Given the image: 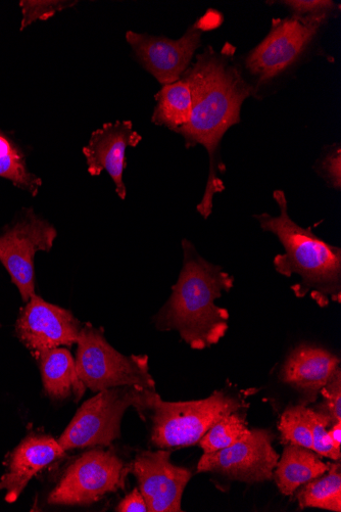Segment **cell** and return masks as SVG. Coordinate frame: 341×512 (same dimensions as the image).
<instances>
[{
  "instance_id": "cell-1",
  "label": "cell",
  "mask_w": 341,
  "mask_h": 512,
  "mask_svg": "<svg viewBox=\"0 0 341 512\" xmlns=\"http://www.w3.org/2000/svg\"><path fill=\"white\" fill-rule=\"evenodd\" d=\"M235 51L230 43L220 52L208 46L184 74L191 88L192 112L188 123L175 133L184 138L187 149L201 145L208 151L209 178L197 207L205 219L213 212L214 197L225 190L219 176L226 169L219 152L222 138L240 122L241 106L255 92L234 61Z\"/></svg>"
},
{
  "instance_id": "cell-2",
  "label": "cell",
  "mask_w": 341,
  "mask_h": 512,
  "mask_svg": "<svg viewBox=\"0 0 341 512\" xmlns=\"http://www.w3.org/2000/svg\"><path fill=\"white\" fill-rule=\"evenodd\" d=\"M183 263L172 294L155 316L158 331H175L193 350L217 345L229 331L230 314L216 305L234 287L233 275L206 260L194 245L182 241Z\"/></svg>"
},
{
  "instance_id": "cell-3",
  "label": "cell",
  "mask_w": 341,
  "mask_h": 512,
  "mask_svg": "<svg viewBox=\"0 0 341 512\" xmlns=\"http://www.w3.org/2000/svg\"><path fill=\"white\" fill-rule=\"evenodd\" d=\"M273 198L279 208L276 216L254 215L261 228L271 232L284 249L273 260L275 270L285 277L300 276V283L291 287L298 298L311 296L320 307L341 302V249L316 236L311 227L305 228L292 220L283 191Z\"/></svg>"
},
{
  "instance_id": "cell-4",
  "label": "cell",
  "mask_w": 341,
  "mask_h": 512,
  "mask_svg": "<svg viewBox=\"0 0 341 512\" xmlns=\"http://www.w3.org/2000/svg\"><path fill=\"white\" fill-rule=\"evenodd\" d=\"M76 345L77 372L86 389L95 393L119 387L156 391L149 356L120 353L107 341L103 329L85 323Z\"/></svg>"
},
{
  "instance_id": "cell-5",
  "label": "cell",
  "mask_w": 341,
  "mask_h": 512,
  "mask_svg": "<svg viewBox=\"0 0 341 512\" xmlns=\"http://www.w3.org/2000/svg\"><path fill=\"white\" fill-rule=\"evenodd\" d=\"M157 391L119 387L97 393L78 409L58 439L65 450L109 446L121 437L125 412L134 407L142 414L151 410Z\"/></svg>"
},
{
  "instance_id": "cell-6",
  "label": "cell",
  "mask_w": 341,
  "mask_h": 512,
  "mask_svg": "<svg viewBox=\"0 0 341 512\" xmlns=\"http://www.w3.org/2000/svg\"><path fill=\"white\" fill-rule=\"evenodd\" d=\"M245 406L239 397L223 391L188 402H165L158 394L151 408L152 442L161 449L192 446L222 418Z\"/></svg>"
},
{
  "instance_id": "cell-7",
  "label": "cell",
  "mask_w": 341,
  "mask_h": 512,
  "mask_svg": "<svg viewBox=\"0 0 341 512\" xmlns=\"http://www.w3.org/2000/svg\"><path fill=\"white\" fill-rule=\"evenodd\" d=\"M57 237L56 227L33 209H24L0 235V262L25 303L35 294V255L51 252Z\"/></svg>"
},
{
  "instance_id": "cell-8",
  "label": "cell",
  "mask_w": 341,
  "mask_h": 512,
  "mask_svg": "<svg viewBox=\"0 0 341 512\" xmlns=\"http://www.w3.org/2000/svg\"><path fill=\"white\" fill-rule=\"evenodd\" d=\"M128 469L114 452L92 449L69 465L48 496L51 505L86 506L124 486Z\"/></svg>"
},
{
  "instance_id": "cell-9",
  "label": "cell",
  "mask_w": 341,
  "mask_h": 512,
  "mask_svg": "<svg viewBox=\"0 0 341 512\" xmlns=\"http://www.w3.org/2000/svg\"><path fill=\"white\" fill-rule=\"evenodd\" d=\"M324 22L274 19L269 34L247 57V70L260 85L273 80L301 58Z\"/></svg>"
},
{
  "instance_id": "cell-10",
  "label": "cell",
  "mask_w": 341,
  "mask_h": 512,
  "mask_svg": "<svg viewBox=\"0 0 341 512\" xmlns=\"http://www.w3.org/2000/svg\"><path fill=\"white\" fill-rule=\"evenodd\" d=\"M275 435L270 430H252L243 441L212 453H204L197 473H212L249 484L273 479L279 455L273 448Z\"/></svg>"
},
{
  "instance_id": "cell-11",
  "label": "cell",
  "mask_w": 341,
  "mask_h": 512,
  "mask_svg": "<svg viewBox=\"0 0 341 512\" xmlns=\"http://www.w3.org/2000/svg\"><path fill=\"white\" fill-rule=\"evenodd\" d=\"M204 28L200 20L179 39L128 31L126 40L137 62L163 86L178 81L190 68L202 45Z\"/></svg>"
},
{
  "instance_id": "cell-12",
  "label": "cell",
  "mask_w": 341,
  "mask_h": 512,
  "mask_svg": "<svg viewBox=\"0 0 341 512\" xmlns=\"http://www.w3.org/2000/svg\"><path fill=\"white\" fill-rule=\"evenodd\" d=\"M82 323L75 315L34 294L21 310L16 335L37 359L47 350L77 344Z\"/></svg>"
},
{
  "instance_id": "cell-13",
  "label": "cell",
  "mask_w": 341,
  "mask_h": 512,
  "mask_svg": "<svg viewBox=\"0 0 341 512\" xmlns=\"http://www.w3.org/2000/svg\"><path fill=\"white\" fill-rule=\"evenodd\" d=\"M139 484L149 512H179L184 490L192 475L171 461V452L144 451L128 468Z\"/></svg>"
},
{
  "instance_id": "cell-14",
  "label": "cell",
  "mask_w": 341,
  "mask_h": 512,
  "mask_svg": "<svg viewBox=\"0 0 341 512\" xmlns=\"http://www.w3.org/2000/svg\"><path fill=\"white\" fill-rule=\"evenodd\" d=\"M142 136L134 130L129 120L105 124L92 132L88 144L82 152L87 170L91 176H100L107 171L116 186V193L125 200L127 190L123 179L126 168V151L137 147Z\"/></svg>"
},
{
  "instance_id": "cell-15",
  "label": "cell",
  "mask_w": 341,
  "mask_h": 512,
  "mask_svg": "<svg viewBox=\"0 0 341 512\" xmlns=\"http://www.w3.org/2000/svg\"><path fill=\"white\" fill-rule=\"evenodd\" d=\"M339 369L338 356L325 348L303 344L288 354L279 377L302 395L304 400L300 404L307 406L316 402Z\"/></svg>"
},
{
  "instance_id": "cell-16",
  "label": "cell",
  "mask_w": 341,
  "mask_h": 512,
  "mask_svg": "<svg viewBox=\"0 0 341 512\" xmlns=\"http://www.w3.org/2000/svg\"><path fill=\"white\" fill-rule=\"evenodd\" d=\"M65 453L52 436L33 434L26 437L11 453L7 471L0 479V490L6 492L7 502L17 501L29 482Z\"/></svg>"
},
{
  "instance_id": "cell-17",
  "label": "cell",
  "mask_w": 341,
  "mask_h": 512,
  "mask_svg": "<svg viewBox=\"0 0 341 512\" xmlns=\"http://www.w3.org/2000/svg\"><path fill=\"white\" fill-rule=\"evenodd\" d=\"M328 470L329 463L323 462L313 450L286 444L274 470L273 479L283 495L291 496Z\"/></svg>"
},
{
  "instance_id": "cell-18",
  "label": "cell",
  "mask_w": 341,
  "mask_h": 512,
  "mask_svg": "<svg viewBox=\"0 0 341 512\" xmlns=\"http://www.w3.org/2000/svg\"><path fill=\"white\" fill-rule=\"evenodd\" d=\"M36 360L48 396L57 400L74 397L76 401L83 397L86 387L78 376L75 359L67 348L44 351Z\"/></svg>"
},
{
  "instance_id": "cell-19",
  "label": "cell",
  "mask_w": 341,
  "mask_h": 512,
  "mask_svg": "<svg viewBox=\"0 0 341 512\" xmlns=\"http://www.w3.org/2000/svg\"><path fill=\"white\" fill-rule=\"evenodd\" d=\"M152 122L176 132L185 126L192 112L191 88L183 75L178 81L164 85L155 96Z\"/></svg>"
},
{
  "instance_id": "cell-20",
  "label": "cell",
  "mask_w": 341,
  "mask_h": 512,
  "mask_svg": "<svg viewBox=\"0 0 341 512\" xmlns=\"http://www.w3.org/2000/svg\"><path fill=\"white\" fill-rule=\"evenodd\" d=\"M0 177L32 197L42 188V179L29 170L24 151L3 130H0Z\"/></svg>"
},
{
  "instance_id": "cell-21",
  "label": "cell",
  "mask_w": 341,
  "mask_h": 512,
  "mask_svg": "<svg viewBox=\"0 0 341 512\" xmlns=\"http://www.w3.org/2000/svg\"><path fill=\"white\" fill-rule=\"evenodd\" d=\"M301 508H319L334 512L341 511L340 463H329V470L322 476L298 489Z\"/></svg>"
},
{
  "instance_id": "cell-22",
  "label": "cell",
  "mask_w": 341,
  "mask_h": 512,
  "mask_svg": "<svg viewBox=\"0 0 341 512\" xmlns=\"http://www.w3.org/2000/svg\"><path fill=\"white\" fill-rule=\"evenodd\" d=\"M251 433L246 417L236 411L214 425L199 441V445L204 453H212L246 440Z\"/></svg>"
},
{
  "instance_id": "cell-23",
  "label": "cell",
  "mask_w": 341,
  "mask_h": 512,
  "mask_svg": "<svg viewBox=\"0 0 341 512\" xmlns=\"http://www.w3.org/2000/svg\"><path fill=\"white\" fill-rule=\"evenodd\" d=\"M281 443L313 448L311 408L300 404L288 407L280 417L278 426Z\"/></svg>"
},
{
  "instance_id": "cell-24",
  "label": "cell",
  "mask_w": 341,
  "mask_h": 512,
  "mask_svg": "<svg viewBox=\"0 0 341 512\" xmlns=\"http://www.w3.org/2000/svg\"><path fill=\"white\" fill-rule=\"evenodd\" d=\"M78 2L73 0H22V22L20 30L23 31L33 23L47 21L60 12L75 7Z\"/></svg>"
},
{
  "instance_id": "cell-25",
  "label": "cell",
  "mask_w": 341,
  "mask_h": 512,
  "mask_svg": "<svg viewBox=\"0 0 341 512\" xmlns=\"http://www.w3.org/2000/svg\"><path fill=\"white\" fill-rule=\"evenodd\" d=\"M311 425L313 437L312 450L320 456L339 461L341 451L334 447L327 431L333 425L331 417L319 409H311Z\"/></svg>"
},
{
  "instance_id": "cell-26",
  "label": "cell",
  "mask_w": 341,
  "mask_h": 512,
  "mask_svg": "<svg viewBox=\"0 0 341 512\" xmlns=\"http://www.w3.org/2000/svg\"><path fill=\"white\" fill-rule=\"evenodd\" d=\"M291 13L292 17L302 20H323L326 21L330 13L335 10L333 2H326V0H294V2H284Z\"/></svg>"
},
{
  "instance_id": "cell-27",
  "label": "cell",
  "mask_w": 341,
  "mask_h": 512,
  "mask_svg": "<svg viewBox=\"0 0 341 512\" xmlns=\"http://www.w3.org/2000/svg\"><path fill=\"white\" fill-rule=\"evenodd\" d=\"M331 189L339 191L341 188V149L339 145L333 146L315 166Z\"/></svg>"
},
{
  "instance_id": "cell-28",
  "label": "cell",
  "mask_w": 341,
  "mask_h": 512,
  "mask_svg": "<svg viewBox=\"0 0 341 512\" xmlns=\"http://www.w3.org/2000/svg\"><path fill=\"white\" fill-rule=\"evenodd\" d=\"M324 401L318 408L327 413L332 423L341 422V371L336 372L333 379L321 390Z\"/></svg>"
},
{
  "instance_id": "cell-29",
  "label": "cell",
  "mask_w": 341,
  "mask_h": 512,
  "mask_svg": "<svg viewBox=\"0 0 341 512\" xmlns=\"http://www.w3.org/2000/svg\"><path fill=\"white\" fill-rule=\"evenodd\" d=\"M118 512H149L148 504H146L143 495L139 489H134L128 494L117 506Z\"/></svg>"
},
{
  "instance_id": "cell-30",
  "label": "cell",
  "mask_w": 341,
  "mask_h": 512,
  "mask_svg": "<svg viewBox=\"0 0 341 512\" xmlns=\"http://www.w3.org/2000/svg\"><path fill=\"white\" fill-rule=\"evenodd\" d=\"M329 438L335 448L341 447V422L332 425L331 430L328 431Z\"/></svg>"
},
{
  "instance_id": "cell-31",
  "label": "cell",
  "mask_w": 341,
  "mask_h": 512,
  "mask_svg": "<svg viewBox=\"0 0 341 512\" xmlns=\"http://www.w3.org/2000/svg\"><path fill=\"white\" fill-rule=\"evenodd\" d=\"M0 327H2V325H0Z\"/></svg>"
}]
</instances>
